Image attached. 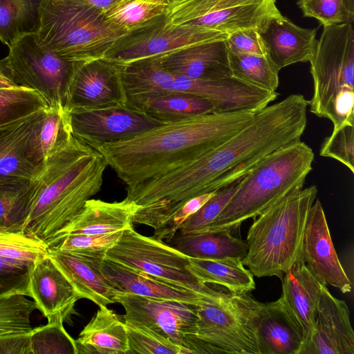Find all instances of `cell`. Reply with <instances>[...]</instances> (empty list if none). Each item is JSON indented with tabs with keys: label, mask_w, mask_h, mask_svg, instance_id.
I'll return each mask as SVG.
<instances>
[{
	"label": "cell",
	"mask_w": 354,
	"mask_h": 354,
	"mask_svg": "<svg viewBox=\"0 0 354 354\" xmlns=\"http://www.w3.org/2000/svg\"><path fill=\"white\" fill-rule=\"evenodd\" d=\"M308 100L291 94L259 111L254 119L198 159L133 187L126 198L138 206L134 219L157 230L187 201L248 174L277 149L301 140Z\"/></svg>",
	"instance_id": "1"
},
{
	"label": "cell",
	"mask_w": 354,
	"mask_h": 354,
	"mask_svg": "<svg viewBox=\"0 0 354 354\" xmlns=\"http://www.w3.org/2000/svg\"><path fill=\"white\" fill-rule=\"evenodd\" d=\"M257 113H212L165 123L97 150L131 187L198 159L245 127Z\"/></svg>",
	"instance_id": "2"
},
{
	"label": "cell",
	"mask_w": 354,
	"mask_h": 354,
	"mask_svg": "<svg viewBox=\"0 0 354 354\" xmlns=\"http://www.w3.org/2000/svg\"><path fill=\"white\" fill-rule=\"evenodd\" d=\"M106 167L95 148L73 136L32 180V207L23 232L49 247L101 189Z\"/></svg>",
	"instance_id": "3"
},
{
	"label": "cell",
	"mask_w": 354,
	"mask_h": 354,
	"mask_svg": "<svg viewBox=\"0 0 354 354\" xmlns=\"http://www.w3.org/2000/svg\"><path fill=\"white\" fill-rule=\"evenodd\" d=\"M317 194L315 185L292 191L254 218L247 234L248 253L242 260L254 276L281 279L297 261Z\"/></svg>",
	"instance_id": "4"
},
{
	"label": "cell",
	"mask_w": 354,
	"mask_h": 354,
	"mask_svg": "<svg viewBox=\"0 0 354 354\" xmlns=\"http://www.w3.org/2000/svg\"><path fill=\"white\" fill-rule=\"evenodd\" d=\"M313 160L312 149L301 140L274 151L242 178L236 192L206 232L236 229L290 192L303 188Z\"/></svg>",
	"instance_id": "5"
},
{
	"label": "cell",
	"mask_w": 354,
	"mask_h": 354,
	"mask_svg": "<svg viewBox=\"0 0 354 354\" xmlns=\"http://www.w3.org/2000/svg\"><path fill=\"white\" fill-rule=\"evenodd\" d=\"M131 32L81 0H41L37 38L71 62L103 59Z\"/></svg>",
	"instance_id": "6"
},
{
	"label": "cell",
	"mask_w": 354,
	"mask_h": 354,
	"mask_svg": "<svg viewBox=\"0 0 354 354\" xmlns=\"http://www.w3.org/2000/svg\"><path fill=\"white\" fill-rule=\"evenodd\" d=\"M310 63L313 82L310 111L330 120L333 129L354 125L353 24L324 26Z\"/></svg>",
	"instance_id": "7"
},
{
	"label": "cell",
	"mask_w": 354,
	"mask_h": 354,
	"mask_svg": "<svg viewBox=\"0 0 354 354\" xmlns=\"http://www.w3.org/2000/svg\"><path fill=\"white\" fill-rule=\"evenodd\" d=\"M104 259L208 297L216 298L230 292L220 286L201 282L187 268L189 257L161 239L138 233L133 227L123 231Z\"/></svg>",
	"instance_id": "8"
},
{
	"label": "cell",
	"mask_w": 354,
	"mask_h": 354,
	"mask_svg": "<svg viewBox=\"0 0 354 354\" xmlns=\"http://www.w3.org/2000/svg\"><path fill=\"white\" fill-rule=\"evenodd\" d=\"M73 63L46 46L33 33L9 47L0 68L15 85L39 93L48 106L66 108Z\"/></svg>",
	"instance_id": "9"
},
{
	"label": "cell",
	"mask_w": 354,
	"mask_h": 354,
	"mask_svg": "<svg viewBox=\"0 0 354 354\" xmlns=\"http://www.w3.org/2000/svg\"><path fill=\"white\" fill-rule=\"evenodd\" d=\"M261 304L248 293L228 292L198 306L196 337L223 353L259 354L256 319Z\"/></svg>",
	"instance_id": "10"
},
{
	"label": "cell",
	"mask_w": 354,
	"mask_h": 354,
	"mask_svg": "<svg viewBox=\"0 0 354 354\" xmlns=\"http://www.w3.org/2000/svg\"><path fill=\"white\" fill-rule=\"evenodd\" d=\"M281 13L277 0H167L165 25L185 24L221 33L245 29L260 32L270 19Z\"/></svg>",
	"instance_id": "11"
},
{
	"label": "cell",
	"mask_w": 354,
	"mask_h": 354,
	"mask_svg": "<svg viewBox=\"0 0 354 354\" xmlns=\"http://www.w3.org/2000/svg\"><path fill=\"white\" fill-rule=\"evenodd\" d=\"M116 303L120 304L125 310V323L144 325L187 353H223L196 337L197 305L128 293H118Z\"/></svg>",
	"instance_id": "12"
},
{
	"label": "cell",
	"mask_w": 354,
	"mask_h": 354,
	"mask_svg": "<svg viewBox=\"0 0 354 354\" xmlns=\"http://www.w3.org/2000/svg\"><path fill=\"white\" fill-rule=\"evenodd\" d=\"M228 35L198 26L165 25L163 17L143 28L131 32L102 59L118 66L156 59L196 44L225 40Z\"/></svg>",
	"instance_id": "13"
},
{
	"label": "cell",
	"mask_w": 354,
	"mask_h": 354,
	"mask_svg": "<svg viewBox=\"0 0 354 354\" xmlns=\"http://www.w3.org/2000/svg\"><path fill=\"white\" fill-rule=\"evenodd\" d=\"M72 134L96 149L162 124L145 112L128 105L91 110H71Z\"/></svg>",
	"instance_id": "14"
},
{
	"label": "cell",
	"mask_w": 354,
	"mask_h": 354,
	"mask_svg": "<svg viewBox=\"0 0 354 354\" xmlns=\"http://www.w3.org/2000/svg\"><path fill=\"white\" fill-rule=\"evenodd\" d=\"M126 104L119 66L102 59L73 63L67 93L68 111Z\"/></svg>",
	"instance_id": "15"
},
{
	"label": "cell",
	"mask_w": 354,
	"mask_h": 354,
	"mask_svg": "<svg viewBox=\"0 0 354 354\" xmlns=\"http://www.w3.org/2000/svg\"><path fill=\"white\" fill-rule=\"evenodd\" d=\"M299 257L322 284L351 292V282L335 252L321 202L315 201L307 219Z\"/></svg>",
	"instance_id": "16"
},
{
	"label": "cell",
	"mask_w": 354,
	"mask_h": 354,
	"mask_svg": "<svg viewBox=\"0 0 354 354\" xmlns=\"http://www.w3.org/2000/svg\"><path fill=\"white\" fill-rule=\"evenodd\" d=\"M299 354H354V332L348 308L323 284L312 331Z\"/></svg>",
	"instance_id": "17"
},
{
	"label": "cell",
	"mask_w": 354,
	"mask_h": 354,
	"mask_svg": "<svg viewBox=\"0 0 354 354\" xmlns=\"http://www.w3.org/2000/svg\"><path fill=\"white\" fill-rule=\"evenodd\" d=\"M30 297L48 322L62 321L82 299L71 281L48 254L33 266L30 277Z\"/></svg>",
	"instance_id": "18"
},
{
	"label": "cell",
	"mask_w": 354,
	"mask_h": 354,
	"mask_svg": "<svg viewBox=\"0 0 354 354\" xmlns=\"http://www.w3.org/2000/svg\"><path fill=\"white\" fill-rule=\"evenodd\" d=\"M267 54L281 68L312 59L317 44V29L298 26L281 14L272 17L259 32Z\"/></svg>",
	"instance_id": "19"
},
{
	"label": "cell",
	"mask_w": 354,
	"mask_h": 354,
	"mask_svg": "<svg viewBox=\"0 0 354 354\" xmlns=\"http://www.w3.org/2000/svg\"><path fill=\"white\" fill-rule=\"evenodd\" d=\"M281 280L282 293L278 300L301 333L304 344L313 329L322 283L300 257Z\"/></svg>",
	"instance_id": "20"
},
{
	"label": "cell",
	"mask_w": 354,
	"mask_h": 354,
	"mask_svg": "<svg viewBox=\"0 0 354 354\" xmlns=\"http://www.w3.org/2000/svg\"><path fill=\"white\" fill-rule=\"evenodd\" d=\"M102 270L109 283L119 293L173 300L197 306L220 297H208L197 292L173 286L146 273L106 259L102 263Z\"/></svg>",
	"instance_id": "21"
},
{
	"label": "cell",
	"mask_w": 354,
	"mask_h": 354,
	"mask_svg": "<svg viewBox=\"0 0 354 354\" xmlns=\"http://www.w3.org/2000/svg\"><path fill=\"white\" fill-rule=\"evenodd\" d=\"M157 59L175 76L203 80L232 76L225 40L196 44Z\"/></svg>",
	"instance_id": "22"
},
{
	"label": "cell",
	"mask_w": 354,
	"mask_h": 354,
	"mask_svg": "<svg viewBox=\"0 0 354 354\" xmlns=\"http://www.w3.org/2000/svg\"><path fill=\"white\" fill-rule=\"evenodd\" d=\"M138 209V205L126 198L115 202L89 199L79 214L59 232L49 248L68 234H103L132 227L133 216Z\"/></svg>",
	"instance_id": "23"
},
{
	"label": "cell",
	"mask_w": 354,
	"mask_h": 354,
	"mask_svg": "<svg viewBox=\"0 0 354 354\" xmlns=\"http://www.w3.org/2000/svg\"><path fill=\"white\" fill-rule=\"evenodd\" d=\"M48 255L68 278L81 298L99 307L116 303L119 293L107 281L102 270V259L82 257L49 248Z\"/></svg>",
	"instance_id": "24"
},
{
	"label": "cell",
	"mask_w": 354,
	"mask_h": 354,
	"mask_svg": "<svg viewBox=\"0 0 354 354\" xmlns=\"http://www.w3.org/2000/svg\"><path fill=\"white\" fill-rule=\"evenodd\" d=\"M73 136L66 108L57 106L41 109L27 141L29 161L41 171L48 160L64 147Z\"/></svg>",
	"instance_id": "25"
},
{
	"label": "cell",
	"mask_w": 354,
	"mask_h": 354,
	"mask_svg": "<svg viewBox=\"0 0 354 354\" xmlns=\"http://www.w3.org/2000/svg\"><path fill=\"white\" fill-rule=\"evenodd\" d=\"M259 354H299L302 335L279 300L261 304L256 319Z\"/></svg>",
	"instance_id": "26"
},
{
	"label": "cell",
	"mask_w": 354,
	"mask_h": 354,
	"mask_svg": "<svg viewBox=\"0 0 354 354\" xmlns=\"http://www.w3.org/2000/svg\"><path fill=\"white\" fill-rule=\"evenodd\" d=\"M39 111L0 127V180H32L41 172L26 153L27 141Z\"/></svg>",
	"instance_id": "27"
},
{
	"label": "cell",
	"mask_w": 354,
	"mask_h": 354,
	"mask_svg": "<svg viewBox=\"0 0 354 354\" xmlns=\"http://www.w3.org/2000/svg\"><path fill=\"white\" fill-rule=\"evenodd\" d=\"M77 354H127L124 321L106 306L99 310L75 340Z\"/></svg>",
	"instance_id": "28"
},
{
	"label": "cell",
	"mask_w": 354,
	"mask_h": 354,
	"mask_svg": "<svg viewBox=\"0 0 354 354\" xmlns=\"http://www.w3.org/2000/svg\"><path fill=\"white\" fill-rule=\"evenodd\" d=\"M230 232L185 234L177 232L167 243L189 257L211 260L238 258L243 260L248 250L247 241L233 236Z\"/></svg>",
	"instance_id": "29"
},
{
	"label": "cell",
	"mask_w": 354,
	"mask_h": 354,
	"mask_svg": "<svg viewBox=\"0 0 354 354\" xmlns=\"http://www.w3.org/2000/svg\"><path fill=\"white\" fill-rule=\"evenodd\" d=\"M187 268L203 283L220 286L232 294L249 293L256 287L254 275L238 258L211 260L189 257Z\"/></svg>",
	"instance_id": "30"
},
{
	"label": "cell",
	"mask_w": 354,
	"mask_h": 354,
	"mask_svg": "<svg viewBox=\"0 0 354 354\" xmlns=\"http://www.w3.org/2000/svg\"><path fill=\"white\" fill-rule=\"evenodd\" d=\"M138 109L162 124L216 113L209 100L187 93H171L151 98Z\"/></svg>",
	"instance_id": "31"
},
{
	"label": "cell",
	"mask_w": 354,
	"mask_h": 354,
	"mask_svg": "<svg viewBox=\"0 0 354 354\" xmlns=\"http://www.w3.org/2000/svg\"><path fill=\"white\" fill-rule=\"evenodd\" d=\"M32 180H0V230L23 232L30 214Z\"/></svg>",
	"instance_id": "32"
},
{
	"label": "cell",
	"mask_w": 354,
	"mask_h": 354,
	"mask_svg": "<svg viewBox=\"0 0 354 354\" xmlns=\"http://www.w3.org/2000/svg\"><path fill=\"white\" fill-rule=\"evenodd\" d=\"M41 0H0V41L10 47L21 37L36 33Z\"/></svg>",
	"instance_id": "33"
},
{
	"label": "cell",
	"mask_w": 354,
	"mask_h": 354,
	"mask_svg": "<svg viewBox=\"0 0 354 354\" xmlns=\"http://www.w3.org/2000/svg\"><path fill=\"white\" fill-rule=\"evenodd\" d=\"M227 55L232 77L257 87L276 91L279 70L268 55L245 54L227 50Z\"/></svg>",
	"instance_id": "34"
},
{
	"label": "cell",
	"mask_w": 354,
	"mask_h": 354,
	"mask_svg": "<svg viewBox=\"0 0 354 354\" xmlns=\"http://www.w3.org/2000/svg\"><path fill=\"white\" fill-rule=\"evenodd\" d=\"M167 0H120L104 12L114 24L131 32L162 18Z\"/></svg>",
	"instance_id": "35"
},
{
	"label": "cell",
	"mask_w": 354,
	"mask_h": 354,
	"mask_svg": "<svg viewBox=\"0 0 354 354\" xmlns=\"http://www.w3.org/2000/svg\"><path fill=\"white\" fill-rule=\"evenodd\" d=\"M48 245L24 232L0 230V258L6 261L34 264L48 253Z\"/></svg>",
	"instance_id": "36"
},
{
	"label": "cell",
	"mask_w": 354,
	"mask_h": 354,
	"mask_svg": "<svg viewBox=\"0 0 354 354\" xmlns=\"http://www.w3.org/2000/svg\"><path fill=\"white\" fill-rule=\"evenodd\" d=\"M48 106L35 91L21 86L0 88V127Z\"/></svg>",
	"instance_id": "37"
},
{
	"label": "cell",
	"mask_w": 354,
	"mask_h": 354,
	"mask_svg": "<svg viewBox=\"0 0 354 354\" xmlns=\"http://www.w3.org/2000/svg\"><path fill=\"white\" fill-rule=\"evenodd\" d=\"M122 232L68 234L50 248L82 257L104 260L107 252L116 244Z\"/></svg>",
	"instance_id": "38"
},
{
	"label": "cell",
	"mask_w": 354,
	"mask_h": 354,
	"mask_svg": "<svg viewBox=\"0 0 354 354\" xmlns=\"http://www.w3.org/2000/svg\"><path fill=\"white\" fill-rule=\"evenodd\" d=\"M303 15L316 19L324 26L353 24L354 0H298Z\"/></svg>",
	"instance_id": "39"
},
{
	"label": "cell",
	"mask_w": 354,
	"mask_h": 354,
	"mask_svg": "<svg viewBox=\"0 0 354 354\" xmlns=\"http://www.w3.org/2000/svg\"><path fill=\"white\" fill-rule=\"evenodd\" d=\"M35 309V301L23 295L0 299V335L32 330L30 317Z\"/></svg>",
	"instance_id": "40"
},
{
	"label": "cell",
	"mask_w": 354,
	"mask_h": 354,
	"mask_svg": "<svg viewBox=\"0 0 354 354\" xmlns=\"http://www.w3.org/2000/svg\"><path fill=\"white\" fill-rule=\"evenodd\" d=\"M63 323L62 321L51 322L33 328L30 333L31 354H77L75 339L67 333Z\"/></svg>",
	"instance_id": "41"
},
{
	"label": "cell",
	"mask_w": 354,
	"mask_h": 354,
	"mask_svg": "<svg viewBox=\"0 0 354 354\" xmlns=\"http://www.w3.org/2000/svg\"><path fill=\"white\" fill-rule=\"evenodd\" d=\"M241 179L216 192L196 212L185 221L178 232L185 234L206 232L235 194Z\"/></svg>",
	"instance_id": "42"
},
{
	"label": "cell",
	"mask_w": 354,
	"mask_h": 354,
	"mask_svg": "<svg viewBox=\"0 0 354 354\" xmlns=\"http://www.w3.org/2000/svg\"><path fill=\"white\" fill-rule=\"evenodd\" d=\"M125 325L129 343L127 354H187L185 349L144 325Z\"/></svg>",
	"instance_id": "43"
},
{
	"label": "cell",
	"mask_w": 354,
	"mask_h": 354,
	"mask_svg": "<svg viewBox=\"0 0 354 354\" xmlns=\"http://www.w3.org/2000/svg\"><path fill=\"white\" fill-rule=\"evenodd\" d=\"M319 155L339 161L354 173V125L333 129L324 139Z\"/></svg>",
	"instance_id": "44"
},
{
	"label": "cell",
	"mask_w": 354,
	"mask_h": 354,
	"mask_svg": "<svg viewBox=\"0 0 354 354\" xmlns=\"http://www.w3.org/2000/svg\"><path fill=\"white\" fill-rule=\"evenodd\" d=\"M32 267L0 258V299L15 295L30 297V277Z\"/></svg>",
	"instance_id": "45"
},
{
	"label": "cell",
	"mask_w": 354,
	"mask_h": 354,
	"mask_svg": "<svg viewBox=\"0 0 354 354\" xmlns=\"http://www.w3.org/2000/svg\"><path fill=\"white\" fill-rule=\"evenodd\" d=\"M214 193L204 194L190 199L162 227L154 231L153 236L165 243L169 241L185 221L196 212Z\"/></svg>",
	"instance_id": "46"
},
{
	"label": "cell",
	"mask_w": 354,
	"mask_h": 354,
	"mask_svg": "<svg viewBox=\"0 0 354 354\" xmlns=\"http://www.w3.org/2000/svg\"><path fill=\"white\" fill-rule=\"evenodd\" d=\"M227 49L235 53L267 55L264 42L255 29L239 30L227 35L225 39Z\"/></svg>",
	"instance_id": "47"
},
{
	"label": "cell",
	"mask_w": 354,
	"mask_h": 354,
	"mask_svg": "<svg viewBox=\"0 0 354 354\" xmlns=\"http://www.w3.org/2000/svg\"><path fill=\"white\" fill-rule=\"evenodd\" d=\"M31 331L0 335V354H31Z\"/></svg>",
	"instance_id": "48"
},
{
	"label": "cell",
	"mask_w": 354,
	"mask_h": 354,
	"mask_svg": "<svg viewBox=\"0 0 354 354\" xmlns=\"http://www.w3.org/2000/svg\"><path fill=\"white\" fill-rule=\"evenodd\" d=\"M90 6H92L104 12L110 9L112 6L120 0H81Z\"/></svg>",
	"instance_id": "49"
},
{
	"label": "cell",
	"mask_w": 354,
	"mask_h": 354,
	"mask_svg": "<svg viewBox=\"0 0 354 354\" xmlns=\"http://www.w3.org/2000/svg\"><path fill=\"white\" fill-rule=\"evenodd\" d=\"M15 86H18L15 85L0 68V88H10Z\"/></svg>",
	"instance_id": "50"
}]
</instances>
